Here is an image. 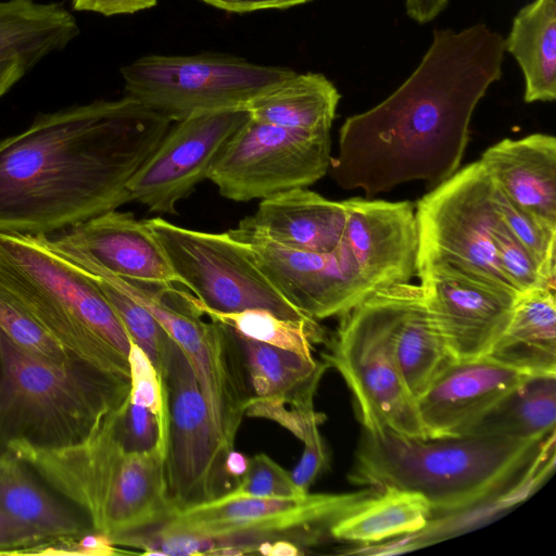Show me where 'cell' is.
Returning a JSON list of instances; mask_svg holds the SVG:
<instances>
[{
  "mask_svg": "<svg viewBox=\"0 0 556 556\" xmlns=\"http://www.w3.org/2000/svg\"><path fill=\"white\" fill-rule=\"evenodd\" d=\"M157 0H71L73 10L103 16L134 14L156 5Z\"/></svg>",
  "mask_w": 556,
  "mask_h": 556,
  "instance_id": "cell-41",
  "label": "cell"
},
{
  "mask_svg": "<svg viewBox=\"0 0 556 556\" xmlns=\"http://www.w3.org/2000/svg\"><path fill=\"white\" fill-rule=\"evenodd\" d=\"M79 267L101 290L129 339L147 354L161 377L162 351L168 333L148 309L108 281L102 275Z\"/></svg>",
  "mask_w": 556,
  "mask_h": 556,
  "instance_id": "cell-32",
  "label": "cell"
},
{
  "mask_svg": "<svg viewBox=\"0 0 556 556\" xmlns=\"http://www.w3.org/2000/svg\"><path fill=\"white\" fill-rule=\"evenodd\" d=\"M413 283L376 289L340 316L324 362L350 388L365 430L426 438L415 400L397 368L394 340Z\"/></svg>",
  "mask_w": 556,
  "mask_h": 556,
  "instance_id": "cell-7",
  "label": "cell"
},
{
  "mask_svg": "<svg viewBox=\"0 0 556 556\" xmlns=\"http://www.w3.org/2000/svg\"><path fill=\"white\" fill-rule=\"evenodd\" d=\"M304 552L300 546L288 540H276L270 543L268 556H298Z\"/></svg>",
  "mask_w": 556,
  "mask_h": 556,
  "instance_id": "cell-46",
  "label": "cell"
},
{
  "mask_svg": "<svg viewBox=\"0 0 556 556\" xmlns=\"http://www.w3.org/2000/svg\"><path fill=\"white\" fill-rule=\"evenodd\" d=\"M495 188L513 204L556 227V139L533 134L503 139L479 160Z\"/></svg>",
  "mask_w": 556,
  "mask_h": 556,
  "instance_id": "cell-22",
  "label": "cell"
},
{
  "mask_svg": "<svg viewBox=\"0 0 556 556\" xmlns=\"http://www.w3.org/2000/svg\"><path fill=\"white\" fill-rule=\"evenodd\" d=\"M41 543L0 510V555L31 554Z\"/></svg>",
  "mask_w": 556,
  "mask_h": 556,
  "instance_id": "cell-40",
  "label": "cell"
},
{
  "mask_svg": "<svg viewBox=\"0 0 556 556\" xmlns=\"http://www.w3.org/2000/svg\"><path fill=\"white\" fill-rule=\"evenodd\" d=\"M415 214L419 239L417 271L447 264L517 292L498 266L493 231L501 216L493 181L479 160L419 199Z\"/></svg>",
  "mask_w": 556,
  "mask_h": 556,
  "instance_id": "cell-12",
  "label": "cell"
},
{
  "mask_svg": "<svg viewBox=\"0 0 556 556\" xmlns=\"http://www.w3.org/2000/svg\"><path fill=\"white\" fill-rule=\"evenodd\" d=\"M556 374L531 375L511 389L463 434L540 439L555 432Z\"/></svg>",
  "mask_w": 556,
  "mask_h": 556,
  "instance_id": "cell-30",
  "label": "cell"
},
{
  "mask_svg": "<svg viewBox=\"0 0 556 556\" xmlns=\"http://www.w3.org/2000/svg\"><path fill=\"white\" fill-rule=\"evenodd\" d=\"M341 94L325 75L294 73L253 98L252 119L309 134H330Z\"/></svg>",
  "mask_w": 556,
  "mask_h": 556,
  "instance_id": "cell-26",
  "label": "cell"
},
{
  "mask_svg": "<svg viewBox=\"0 0 556 556\" xmlns=\"http://www.w3.org/2000/svg\"><path fill=\"white\" fill-rule=\"evenodd\" d=\"M249 466V458L240 452L230 451L225 462V471L228 478L236 483L244 476Z\"/></svg>",
  "mask_w": 556,
  "mask_h": 556,
  "instance_id": "cell-45",
  "label": "cell"
},
{
  "mask_svg": "<svg viewBox=\"0 0 556 556\" xmlns=\"http://www.w3.org/2000/svg\"><path fill=\"white\" fill-rule=\"evenodd\" d=\"M308 493V492H307ZM302 492L293 482L291 473L264 453L249 458L244 476L236 485L215 502H229L244 497H294Z\"/></svg>",
  "mask_w": 556,
  "mask_h": 556,
  "instance_id": "cell-35",
  "label": "cell"
},
{
  "mask_svg": "<svg viewBox=\"0 0 556 556\" xmlns=\"http://www.w3.org/2000/svg\"><path fill=\"white\" fill-rule=\"evenodd\" d=\"M81 266L99 273L148 309L176 342L194 372L216 432L233 450L252 393L231 328L204 321L192 305L190 293L176 286L123 279L88 258Z\"/></svg>",
  "mask_w": 556,
  "mask_h": 556,
  "instance_id": "cell-8",
  "label": "cell"
},
{
  "mask_svg": "<svg viewBox=\"0 0 556 556\" xmlns=\"http://www.w3.org/2000/svg\"><path fill=\"white\" fill-rule=\"evenodd\" d=\"M173 123L127 96L36 116L0 140V233L50 236L132 201Z\"/></svg>",
  "mask_w": 556,
  "mask_h": 556,
  "instance_id": "cell-2",
  "label": "cell"
},
{
  "mask_svg": "<svg viewBox=\"0 0 556 556\" xmlns=\"http://www.w3.org/2000/svg\"><path fill=\"white\" fill-rule=\"evenodd\" d=\"M230 13H249L262 10H285L313 0H201Z\"/></svg>",
  "mask_w": 556,
  "mask_h": 556,
  "instance_id": "cell-42",
  "label": "cell"
},
{
  "mask_svg": "<svg viewBox=\"0 0 556 556\" xmlns=\"http://www.w3.org/2000/svg\"><path fill=\"white\" fill-rule=\"evenodd\" d=\"M427 306L456 359L488 355L506 329L519 293L447 264L416 274Z\"/></svg>",
  "mask_w": 556,
  "mask_h": 556,
  "instance_id": "cell-17",
  "label": "cell"
},
{
  "mask_svg": "<svg viewBox=\"0 0 556 556\" xmlns=\"http://www.w3.org/2000/svg\"><path fill=\"white\" fill-rule=\"evenodd\" d=\"M161 379L168 412L165 479L174 513L208 503L233 488L225 471L230 451L219 438L194 372L168 336Z\"/></svg>",
  "mask_w": 556,
  "mask_h": 556,
  "instance_id": "cell-13",
  "label": "cell"
},
{
  "mask_svg": "<svg viewBox=\"0 0 556 556\" xmlns=\"http://www.w3.org/2000/svg\"><path fill=\"white\" fill-rule=\"evenodd\" d=\"M0 510L41 545L85 533L77 516L35 478L24 460L5 448L0 453Z\"/></svg>",
  "mask_w": 556,
  "mask_h": 556,
  "instance_id": "cell-23",
  "label": "cell"
},
{
  "mask_svg": "<svg viewBox=\"0 0 556 556\" xmlns=\"http://www.w3.org/2000/svg\"><path fill=\"white\" fill-rule=\"evenodd\" d=\"M375 491L368 488L346 494L211 501L178 510L155 527L206 536L208 555L226 547L240 555L255 553L262 542L276 540L305 548L332 539L333 525Z\"/></svg>",
  "mask_w": 556,
  "mask_h": 556,
  "instance_id": "cell-9",
  "label": "cell"
},
{
  "mask_svg": "<svg viewBox=\"0 0 556 556\" xmlns=\"http://www.w3.org/2000/svg\"><path fill=\"white\" fill-rule=\"evenodd\" d=\"M485 356L529 375L556 374L555 289L519 293L506 329Z\"/></svg>",
  "mask_w": 556,
  "mask_h": 556,
  "instance_id": "cell-25",
  "label": "cell"
},
{
  "mask_svg": "<svg viewBox=\"0 0 556 556\" xmlns=\"http://www.w3.org/2000/svg\"><path fill=\"white\" fill-rule=\"evenodd\" d=\"M250 118L245 106L193 113L174 122L128 184L132 201L157 214L176 205L207 179L219 153Z\"/></svg>",
  "mask_w": 556,
  "mask_h": 556,
  "instance_id": "cell-15",
  "label": "cell"
},
{
  "mask_svg": "<svg viewBox=\"0 0 556 556\" xmlns=\"http://www.w3.org/2000/svg\"><path fill=\"white\" fill-rule=\"evenodd\" d=\"M330 134H309L251 117L233 134L207 179L222 197L265 199L323 178L331 161Z\"/></svg>",
  "mask_w": 556,
  "mask_h": 556,
  "instance_id": "cell-14",
  "label": "cell"
},
{
  "mask_svg": "<svg viewBox=\"0 0 556 556\" xmlns=\"http://www.w3.org/2000/svg\"><path fill=\"white\" fill-rule=\"evenodd\" d=\"M504 49L519 64L527 103L556 99V0H533L515 15Z\"/></svg>",
  "mask_w": 556,
  "mask_h": 556,
  "instance_id": "cell-27",
  "label": "cell"
},
{
  "mask_svg": "<svg viewBox=\"0 0 556 556\" xmlns=\"http://www.w3.org/2000/svg\"><path fill=\"white\" fill-rule=\"evenodd\" d=\"M129 392L130 380L35 356L0 332V447L12 440L42 446L78 441Z\"/></svg>",
  "mask_w": 556,
  "mask_h": 556,
  "instance_id": "cell-6",
  "label": "cell"
},
{
  "mask_svg": "<svg viewBox=\"0 0 556 556\" xmlns=\"http://www.w3.org/2000/svg\"><path fill=\"white\" fill-rule=\"evenodd\" d=\"M130 340V339H129ZM131 403L150 409L159 419L161 445L167 444L168 412L164 384L147 354L130 340L128 353Z\"/></svg>",
  "mask_w": 556,
  "mask_h": 556,
  "instance_id": "cell-36",
  "label": "cell"
},
{
  "mask_svg": "<svg viewBox=\"0 0 556 556\" xmlns=\"http://www.w3.org/2000/svg\"><path fill=\"white\" fill-rule=\"evenodd\" d=\"M432 508L420 494L395 488L376 490L331 528V538L377 543L426 530Z\"/></svg>",
  "mask_w": 556,
  "mask_h": 556,
  "instance_id": "cell-28",
  "label": "cell"
},
{
  "mask_svg": "<svg viewBox=\"0 0 556 556\" xmlns=\"http://www.w3.org/2000/svg\"><path fill=\"white\" fill-rule=\"evenodd\" d=\"M344 201H330L303 188L262 199L255 213L238 225L283 248L327 253L342 242Z\"/></svg>",
  "mask_w": 556,
  "mask_h": 556,
  "instance_id": "cell-21",
  "label": "cell"
},
{
  "mask_svg": "<svg viewBox=\"0 0 556 556\" xmlns=\"http://www.w3.org/2000/svg\"><path fill=\"white\" fill-rule=\"evenodd\" d=\"M0 280L74 361L130 380L125 328L98 286L47 236L0 233Z\"/></svg>",
  "mask_w": 556,
  "mask_h": 556,
  "instance_id": "cell-5",
  "label": "cell"
},
{
  "mask_svg": "<svg viewBox=\"0 0 556 556\" xmlns=\"http://www.w3.org/2000/svg\"><path fill=\"white\" fill-rule=\"evenodd\" d=\"M47 237L54 247L79 252L119 278L181 285L151 229L130 212L109 211Z\"/></svg>",
  "mask_w": 556,
  "mask_h": 556,
  "instance_id": "cell-19",
  "label": "cell"
},
{
  "mask_svg": "<svg viewBox=\"0 0 556 556\" xmlns=\"http://www.w3.org/2000/svg\"><path fill=\"white\" fill-rule=\"evenodd\" d=\"M495 200L504 224L534 258L546 281L555 287L556 227L517 207L496 188Z\"/></svg>",
  "mask_w": 556,
  "mask_h": 556,
  "instance_id": "cell-34",
  "label": "cell"
},
{
  "mask_svg": "<svg viewBox=\"0 0 556 556\" xmlns=\"http://www.w3.org/2000/svg\"><path fill=\"white\" fill-rule=\"evenodd\" d=\"M504 38L484 24L435 29L419 65L388 98L348 117L329 174L367 198L459 169L473 111L503 75Z\"/></svg>",
  "mask_w": 556,
  "mask_h": 556,
  "instance_id": "cell-1",
  "label": "cell"
},
{
  "mask_svg": "<svg viewBox=\"0 0 556 556\" xmlns=\"http://www.w3.org/2000/svg\"><path fill=\"white\" fill-rule=\"evenodd\" d=\"M231 330L243 357L251 401L290 405L299 409L314 408V395L328 368L325 362Z\"/></svg>",
  "mask_w": 556,
  "mask_h": 556,
  "instance_id": "cell-24",
  "label": "cell"
},
{
  "mask_svg": "<svg viewBox=\"0 0 556 556\" xmlns=\"http://www.w3.org/2000/svg\"><path fill=\"white\" fill-rule=\"evenodd\" d=\"M325 416L319 415L313 418L306 426L301 439L304 443L303 454L290 472L295 485L304 493H307L311 485L327 469L329 464L328 451L319 432V425Z\"/></svg>",
  "mask_w": 556,
  "mask_h": 556,
  "instance_id": "cell-39",
  "label": "cell"
},
{
  "mask_svg": "<svg viewBox=\"0 0 556 556\" xmlns=\"http://www.w3.org/2000/svg\"><path fill=\"white\" fill-rule=\"evenodd\" d=\"M343 241L374 288L409 282L417 274L418 227L414 205L353 198L344 201Z\"/></svg>",
  "mask_w": 556,
  "mask_h": 556,
  "instance_id": "cell-18",
  "label": "cell"
},
{
  "mask_svg": "<svg viewBox=\"0 0 556 556\" xmlns=\"http://www.w3.org/2000/svg\"><path fill=\"white\" fill-rule=\"evenodd\" d=\"M555 432L540 439L458 434L415 438L365 430L351 482L422 495L432 518L519 495L554 463Z\"/></svg>",
  "mask_w": 556,
  "mask_h": 556,
  "instance_id": "cell-3",
  "label": "cell"
},
{
  "mask_svg": "<svg viewBox=\"0 0 556 556\" xmlns=\"http://www.w3.org/2000/svg\"><path fill=\"white\" fill-rule=\"evenodd\" d=\"M202 316L224 324L249 339L314 357L316 344L326 343V332L317 320H290L268 311L249 309L232 314L201 311Z\"/></svg>",
  "mask_w": 556,
  "mask_h": 556,
  "instance_id": "cell-31",
  "label": "cell"
},
{
  "mask_svg": "<svg viewBox=\"0 0 556 556\" xmlns=\"http://www.w3.org/2000/svg\"><path fill=\"white\" fill-rule=\"evenodd\" d=\"M194 308L219 314L268 311L290 320H315L291 304L255 264L249 247L229 236L177 226L162 217L144 220Z\"/></svg>",
  "mask_w": 556,
  "mask_h": 556,
  "instance_id": "cell-10",
  "label": "cell"
},
{
  "mask_svg": "<svg viewBox=\"0 0 556 556\" xmlns=\"http://www.w3.org/2000/svg\"><path fill=\"white\" fill-rule=\"evenodd\" d=\"M36 65L24 58L0 61V99Z\"/></svg>",
  "mask_w": 556,
  "mask_h": 556,
  "instance_id": "cell-43",
  "label": "cell"
},
{
  "mask_svg": "<svg viewBox=\"0 0 556 556\" xmlns=\"http://www.w3.org/2000/svg\"><path fill=\"white\" fill-rule=\"evenodd\" d=\"M0 332L13 344L35 356L74 361L65 349L15 300L0 280Z\"/></svg>",
  "mask_w": 556,
  "mask_h": 556,
  "instance_id": "cell-33",
  "label": "cell"
},
{
  "mask_svg": "<svg viewBox=\"0 0 556 556\" xmlns=\"http://www.w3.org/2000/svg\"><path fill=\"white\" fill-rule=\"evenodd\" d=\"M493 241L500 269L518 293L535 288L556 289L546 281L534 258L502 218L494 228Z\"/></svg>",
  "mask_w": 556,
  "mask_h": 556,
  "instance_id": "cell-37",
  "label": "cell"
},
{
  "mask_svg": "<svg viewBox=\"0 0 556 556\" xmlns=\"http://www.w3.org/2000/svg\"><path fill=\"white\" fill-rule=\"evenodd\" d=\"M227 232L249 247L270 282L312 319L340 317L376 290L343 240L331 252L316 253L283 248L240 225Z\"/></svg>",
  "mask_w": 556,
  "mask_h": 556,
  "instance_id": "cell-16",
  "label": "cell"
},
{
  "mask_svg": "<svg viewBox=\"0 0 556 556\" xmlns=\"http://www.w3.org/2000/svg\"><path fill=\"white\" fill-rule=\"evenodd\" d=\"M117 426L122 442L129 452H149L161 445L157 417L148 408L130 402L129 395L117 409Z\"/></svg>",
  "mask_w": 556,
  "mask_h": 556,
  "instance_id": "cell-38",
  "label": "cell"
},
{
  "mask_svg": "<svg viewBox=\"0 0 556 556\" xmlns=\"http://www.w3.org/2000/svg\"><path fill=\"white\" fill-rule=\"evenodd\" d=\"M529 376L488 356L455 359L415 400L426 438L463 434Z\"/></svg>",
  "mask_w": 556,
  "mask_h": 556,
  "instance_id": "cell-20",
  "label": "cell"
},
{
  "mask_svg": "<svg viewBox=\"0 0 556 556\" xmlns=\"http://www.w3.org/2000/svg\"><path fill=\"white\" fill-rule=\"evenodd\" d=\"M394 352L401 378L416 400L456 358L431 315L421 287L414 285L400 319Z\"/></svg>",
  "mask_w": 556,
  "mask_h": 556,
  "instance_id": "cell-29",
  "label": "cell"
},
{
  "mask_svg": "<svg viewBox=\"0 0 556 556\" xmlns=\"http://www.w3.org/2000/svg\"><path fill=\"white\" fill-rule=\"evenodd\" d=\"M450 0H405V8L408 17L413 21L425 24L434 20L445 10Z\"/></svg>",
  "mask_w": 556,
  "mask_h": 556,
  "instance_id": "cell-44",
  "label": "cell"
},
{
  "mask_svg": "<svg viewBox=\"0 0 556 556\" xmlns=\"http://www.w3.org/2000/svg\"><path fill=\"white\" fill-rule=\"evenodd\" d=\"M118 407L73 443L42 446L12 440L3 447L79 507L93 532L109 538L159 525L174 514L166 491L164 451H127L118 432Z\"/></svg>",
  "mask_w": 556,
  "mask_h": 556,
  "instance_id": "cell-4",
  "label": "cell"
},
{
  "mask_svg": "<svg viewBox=\"0 0 556 556\" xmlns=\"http://www.w3.org/2000/svg\"><path fill=\"white\" fill-rule=\"evenodd\" d=\"M294 73L220 53L150 54L121 68L125 96L173 122L198 112L245 106Z\"/></svg>",
  "mask_w": 556,
  "mask_h": 556,
  "instance_id": "cell-11",
  "label": "cell"
}]
</instances>
